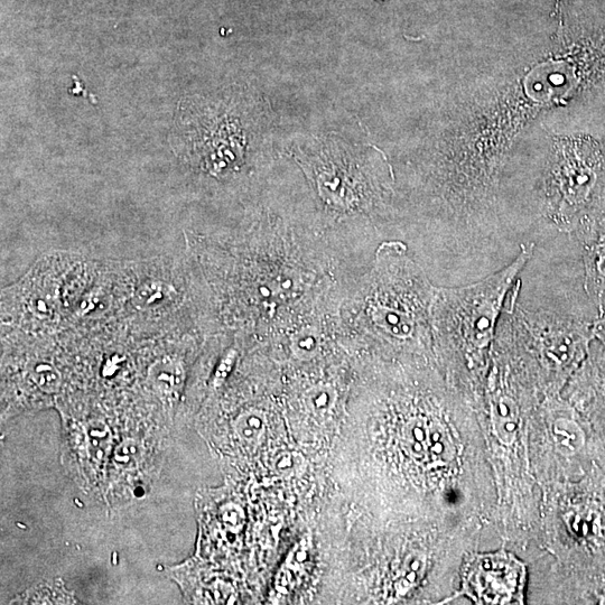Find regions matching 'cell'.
Masks as SVG:
<instances>
[{
  "label": "cell",
  "instance_id": "obj_1",
  "mask_svg": "<svg viewBox=\"0 0 605 605\" xmlns=\"http://www.w3.org/2000/svg\"><path fill=\"white\" fill-rule=\"evenodd\" d=\"M185 237L212 333L237 335L253 348L338 318L363 276L276 203L257 207L232 225Z\"/></svg>",
  "mask_w": 605,
  "mask_h": 605
},
{
  "label": "cell",
  "instance_id": "obj_2",
  "mask_svg": "<svg viewBox=\"0 0 605 605\" xmlns=\"http://www.w3.org/2000/svg\"><path fill=\"white\" fill-rule=\"evenodd\" d=\"M434 288L402 241H385L340 307L339 343L356 353L430 349Z\"/></svg>",
  "mask_w": 605,
  "mask_h": 605
},
{
  "label": "cell",
  "instance_id": "obj_3",
  "mask_svg": "<svg viewBox=\"0 0 605 605\" xmlns=\"http://www.w3.org/2000/svg\"><path fill=\"white\" fill-rule=\"evenodd\" d=\"M536 246L528 242L513 263L480 281L435 286L431 318L437 349L460 356L470 370L476 366L492 348L508 294Z\"/></svg>",
  "mask_w": 605,
  "mask_h": 605
},
{
  "label": "cell",
  "instance_id": "obj_4",
  "mask_svg": "<svg viewBox=\"0 0 605 605\" xmlns=\"http://www.w3.org/2000/svg\"><path fill=\"white\" fill-rule=\"evenodd\" d=\"M526 577L513 554L473 555L463 567L462 592L477 604H524Z\"/></svg>",
  "mask_w": 605,
  "mask_h": 605
},
{
  "label": "cell",
  "instance_id": "obj_5",
  "mask_svg": "<svg viewBox=\"0 0 605 605\" xmlns=\"http://www.w3.org/2000/svg\"><path fill=\"white\" fill-rule=\"evenodd\" d=\"M491 421L493 433L507 446L513 445L520 427V407L517 400L499 392L491 399Z\"/></svg>",
  "mask_w": 605,
  "mask_h": 605
},
{
  "label": "cell",
  "instance_id": "obj_6",
  "mask_svg": "<svg viewBox=\"0 0 605 605\" xmlns=\"http://www.w3.org/2000/svg\"><path fill=\"white\" fill-rule=\"evenodd\" d=\"M552 435L556 450L565 456L576 454L585 443L582 428L567 418H558L553 423Z\"/></svg>",
  "mask_w": 605,
  "mask_h": 605
},
{
  "label": "cell",
  "instance_id": "obj_7",
  "mask_svg": "<svg viewBox=\"0 0 605 605\" xmlns=\"http://www.w3.org/2000/svg\"><path fill=\"white\" fill-rule=\"evenodd\" d=\"M340 390L331 381H318L303 392V402L316 413L329 412L338 403Z\"/></svg>",
  "mask_w": 605,
  "mask_h": 605
},
{
  "label": "cell",
  "instance_id": "obj_8",
  "mask_svg": "<svg viewBox=\"0 0 605 605\" xmlns=\"http://www.w3.org/2000/svg\"><path fill=\"white\" fill-rule=\"evenodd\" d=\"M428 452L436 462L446 464L454 459V444L446 427L441 423L434 422L428 428Z\"/></svg>",
  "mask_w": 605,
  "mask_h": 605
},
{
  "label": "cell",
  "instance_id": "obj_9",
  "mask_svg": "<svg viewBox=\"0 0 605 605\" xmlns=\"http://www.w3.org/2000/svg\"><path fill=\"white\" fill-rule=\"evenodd\" d=\"M585 248V262L589 279L599 290L605 288V235L593 238Z\"/></svg>",
  "mask_w": 605,
  "mask_h": 605
},
{
  "label": "cell",
  "instance_id": "obj_10",
  "mask_svg": "<svg viewBox=\"0 0 605 605\" xmlns=\"http://www.w3.org/2000/svg\"><path fill=\"white\" fill-rule=\"evenodd\" d=\"M264 422L262 416L257 412H246L238 418V431L245 439H256L258 434L262 432Z\"/></svg>",
  "mask_w": 605,
  "mask_h": 605
},
{
  "label": "cell",
  "instance_id": "obj_11",
  "mask_svg": "<svg viewBox=\"0 0 605 605\" xmlns=\"http://www.w3.org/2000/svg\"><path fill=\"white\" fill-rule=\"evenodd\" d=\"M601 603H602V604H605V598H603V600H602V602H601Z\"/></svg>",
  "mask_w": 605,
  "mask_h": 605
}]
</instances>
